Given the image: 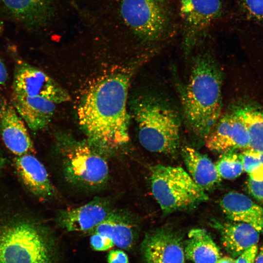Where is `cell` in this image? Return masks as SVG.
<instances>
[{
    "instance_id": "obj_19",
    "label": "cell",
    "mask_w": 263,
    "mask_h": 263,
    "mask_svg": "<svg viewBox=\"0 0 263 263\" xmlns=\"http://www.w3.org/2000/svg\"><path fill=\"white\" fill-rule=\"evenodd\" d=\"M181 153L191 178L204 190L212 189L220 183L215 165L206 155L188 146L183 147Z\"/></svg>"
},
{
    "instance_id": "obj_31",
    "label": "cell",
    "mask_w": 263,
    "mask_h": 263,
    "mask_svg": "<svg viewBox=\"0 0 263 263\" xmlns=\"http://www.w3.org/2000/svg\"><path fill=\"white\" fill-rule=\"evenodd\" d=\"M255 263H263V244L258 249L255 259Z\"/></svg>"
},
{
    "instance_id": "obj_32",
    "label": "cell",
    "mask_w": 263,
    "mask_h": 263,
    "mask_svg": "<svg viewBox=\"0 0 263 263\" xmlns=\"http://www.w3.org/2000/svg\"><path fill=\"white\" fill-rule=\"evenodd\" d=\"M216 263H236V260L230 257L225 256L220 258Z\"/></svg>"
},
{
    "instance_id": "obj_18",
    "label": "cell",
    "mask_w": 263,
    "mask_h": 263,
    "mask_svg": "<svg viewBox=\"0 0 263 263\" xmlns=\"http://www.w3.org/2000/svg\"><path fill=\"white\" fill-rule=\"evenodd\" d=\"M212 225L219 231L225 249L233 257L257 245L259 240V232L246 223L214 221Z\"/></svg>"
},
{
    "instance_id": "obj_10",
    "label": "cell",
    "mask_w": 263,
    "mask_h": 263,
    "mask_svg": "<svg viewBox=\"0 0 263 263\" xmlns=\"http://www.w3.org/2000/svg\"><path fill=\"white\" fill-rule=\"evenodd\" d=\"M205 141L209 150L222 153L250 148L247 126L236 108L221 115Z\"/></svg>"
},
{
    "instance_id": "obj_14",
    "label": "cell",
    "mask_w": 263,
    "mask_h": 263,
    "mask_svg": "<svg viewBox=\"0 0 263 263\" xmlns=\"http://www.w3.org/2000/svg\"><path fill=\"white\" fill-rule=\"evenodd\" d=\"M112 211L108 201L96 198L79 207L61 210L58 215L57 222L69 232L92 231Z\"/></svg>"
},
{
    "instance_id": "obj_3",
    "label": "cell",
    "mask_w": 263,
    "mask_h": 263,
    "mask_svg": "<svg viewBox=\"0 0 263 263\" xmlns=\"http://www.w3.org/2000/svg\"><path fill=\"white\" fill-rule=\"evenodd\" d=\"M94 22L100 31H120L147 43L169 37L171 20L167 5L156 0H104Z\"/></svg>"
},
{
    "instance_id": "obj_11",
    "label": "cell",
    "mask_w": 263,
    "mask_h": 263,
    "mask_svg": "<svg viewBox=\"0 0 263 263\" xmlns=\"http://www.w3.org/2000/svg\"><path fill=\"white\" fill-rule=\"evenodd\" d=\"M141 249L147 263H186L181 237L168 227L147 234Z\"/></svg>"
},
{
    "instance_id": "obj_12",
    "label": "cell",
    "mask_w": 263,
    "mask_h": 263,
    "mask_svg": "<svg viewBox=\"0 0 263 263\" xmlns=\"http://www.w3.org/2000/svg\"><path fill=\"white\" fill-rule=\"evenodd\" d=\"M4 11L27 27L40 28L54 19L61 0H0Z\"/></svg>"
},
{
    "instance_id": "obj_7",
    "label": "cell",
    "mask_w": 263,
    "mask_h": 263,
    "mask_svg": "<svg viewBox=\"0 0 263 263\" xmlns=\"http://www.w3.org/2000/svg\"><path fill=\"white\" fill-rule=\"evenodd\" d=\"M152 194L165 214L189 209L208 199L182 168L157 165L151 169Z\"/></svg>"
},
{
    "instance_id": "obj_17",
    "label": "cell",
    "mask_w": 263,
    "mask_h": 263,
    "mask_svg": "<svg viewBox=\"0 0 263 263\" xmlns=\"http://www.w3.org/2000/svg\"><path fill=\"white\" fill-rule=\"evenodd\" d=\"M220 205L229 219L249 224L263 234V207L248 196L229 192L221 199Z\"/></svg>"
},
{
    "instance_id": "obj_15",
    "label": "cell",
    "mask_w": 263,
    "mask_h": 263,
    "mask_svg": "<svg viewBox=\"0 0 263 263\" xmlns=\"http://www.w3.org/2000/svg\"><path fill=\"white\" fill-rule=\"evenodd\" d=\"M15 165L19 179L32 194L42 199L56 195V190L45 167L31 153L16 157Z\"/></svg>"
},
{
    "instance_id": "obj_25",
    "label": "cell",
    "mask_w": 263,
    "mask_h": 263,
    "mask_svg": "<svg viewBox=\"0 0 263 263\" xmlns=\"http://www.w3.org/2000/svg\"><path fill=\"white\" fill-rule=\"evenodd\" d=\"M243 170L252 179L260 181L263 180V153L251 148L240 153Z\"/></svg>"
},
{
    "instance_id": "obj_28",
    "label": "cell",
    "mask_w": 263,
    "mask_h": 263,
    "mask_svg": "<svg viewBox=\"0 0 263 263\" xmlns=\"http://www.w3.org/2000/svg\"><path fill=\"white\" fill-rule=\"evenodd\" d=\"M258 249L257 245H254L246 249L237 257L236 263H255Z\"/></svg>"
},
{
    "instance_id": "obj_21",
    "label": "cell",
    "mask_w": 263,
    "mask_h": 263,
    "mask_svg": "<svg viewBox=\"0 0 263 263\" xmlns=\"http://www.w3.org/2000/svg\"><path fill=\"white\" fill-rule=\"evenodd\" d=\"M237 30L263 36V0H232Z\"/></svg>"
},
{
    "instance_id": "obj_16",
    "label": "cell",
    "mask_w": 263,
    "mask_h": 263,
    "mask_svg": "<svg viewBox=\"0 0 263 263\" xmlns=\"http://www.w3.org/2000/svg\"><path fill=\"white\" fill-rule=\"evenodd\" d=\"M11 102L26 125L35 132L43 130L48 125L56 104L42 97L26 96L13 92Z\"/></svg>"
},
{
    "instance_id": "obj_22",
    "label": "cell",
    "mask_w": 263,
    "mask_h": 263,
    "mask_svg": "<svg viewBox=\"0 0 263 263\" xmlns=\"http://www.w3.org/2000/svg\"><path fill=\"white\" fill-rule=\"evenodd\" d=\"M92 232L107 237L114 245L125 249L132 246L134 238L133 225L130 218L113 211Z\"/></svg>"
},
{
    "instance_id": "obj_1",
    "label": "cell",
    "mask_w": 263,
    "mask_h": 263,
    "mask_svg": "<svg viewBox=\"0 0 263 263\" xmlns=\"http://www.w3.org/2000/svg\"><path fill=\"white\" fill-rule=\"evenodd\" d=\"M132 74L120 70L102 77L87 90L77 109L86 140L106 155L130 140L127 103Z\"/></svg>"
},
{
    "instance_id": "obj_30",
    "label": "cell",
    "mask_w": 263,
    "mask_h": 263,
    "mask_svg": "<svg viewBox=\"0 0 263 263\" xmlns=\"http://www.w3.org/2000/svg\"><path fill=\"white\" fill-rule=\"evenodd\" d=\"M8 78V74L5 65L0 57V85L6 84Z\"/></svg>"
},
{
    "instance_id": "obj_24",
    "label": "cell",
    "mask_w": 263,
    "mask_h": 263,
    "mask_svg": "<svg viewBox=\"0 0 263 263\" xmlns=\"http://www.w3.org/2000/svg\"><path fill=\"white\" fill-rule=\"evenodd\" d=\"M220 177L225 179H234L244 171L240 153L229 151L222 153L215 165Z\"/></svg>"
},
{
    "instance_id": "obj_2",
    "label": "cell",
    "mask_w": 263,
    "mask_h": 263,
    "mask_svg": "<svg viewBox=\"0 0 263 263\" xmlns=\"http://www.w3.org/2000/svg\"><path fill=\"white\" fill-rule=\"evenodd\" d=\"M191 66L181 93L182 108L191 131L205 140L222 114V71L209 51L194 56Z\"/></svg>"
},
{
    "instance_id": "obj_8",
    "label": "cell",
    "mask_w": 263,
    "mask_h": 263,
    "mask_svg": "<svg viewBox=\"0 0 263 263\" xmlns=\"http://www.w3.org/2000/svg\"><path fill=\"white\" fill-rule=\"evenodd\" d=\"M225 13L222 0H180L182 44L186 57L203 43L210 28Z\"/></svg>"
},
{
    "instance_id": "obj_33",
    "label": "cell",
    "mask_w": 263,
    "mask_h": 263,
    "mask_svg": "<svg viewBox=\"0 0 263 263\" xmlns=\"http://www.w3.org/2000/svg\"><path fill=\"white\" fill-rule=\"evenodd\" d=\"M156 0L165 5H167V2H168V0Z\"/></svg>"
},
{
    "instance_id": "obj_20",
    "label": "cell",
    "mask_w": 263,
    "mask_h": 263,
    "mask_svg": "<svg viewBox=\"0 0 263 263\" xmlns=\"http://www.w3.org/2000/svg\"><path fill=\"white\" fill-rule=\"evenodd\" d=\"M184 248L185 257L194 263H216L221 256L209 233L202 228L189 231Z\"/></svg>"
},
{
    "instance_id": "obj_26",
    "label": "cell",
    "mask_w": 263,
    "mask_h": 263,
    "mask_svg": "<svg viewBox=\"0 0 263 263\" xmlns=\"http://www.w3.org/2000/svg\"><path fill=\"white\" fill-rule=\"evenodd\" d=\"M90 244L93 248L96 251H106L114 245L110 239L96 233H92Z\"/></svg>"
},
{
    "instance_id": "obj_13",
    "label": "cell",
    "mask_w": 263,
    "mask_h": 263,
    "mask_svg": "<svg viewBox=\"0 0 263 263\" xmlns=\"http://www.w3.org/2000/svg\"><path fill=\"white\" fill-rule=\"evenodd\" d=\"M0 133L6 148L18 156L34 151L25 123L4 97H0Z\"/></svg>"
},
{
    "instance_id": "obj_6",
    "label": "cell",
    "mask_w": 263,
    "mask_h": 263,
    "mask_svg": "<svg viewBox=\"0 0 263 263\" xmlns=\"http://www.w3.org/2000/svg\"><path fill=\"white\" fill-rule=\"evenodd\" d=\"M64 177L77 187L95 189L107 182L109 166L106 155L86 140H78L68 135L57 138Z\"/></svg>"
},
{
    "instance_id": "obj_5",
    "label": "cell",
    "mask_w": 263,
    "mask_h": 263,
    "mask_svg": "<svg viewBox=\"0 0 263 263\" xmlns=\"http://www.w3.org/2000/svg\"><path fill=\"white\" fill-rule=\"evenodd\" d=\"M132 114L141 145L151 152L173 154L180 146L181 120L172 104L160 95L147 94L135 99Z\"/></svg>"
},
{
    "instance_id": "obj_9",
    "label": "cell",
    "mask_w": 263,
    "mask_h": 263,
    "mask_svg": "<svg viewBox=\"0 0 263 263\" xmlns=\"http://www.w3.org/2000/svg\"><path fill=\"white\" fill-rule=\"evenodd\" d=\"M13 93L30 97L39 96L56 104L70 100L67 91L39 69L19 61L14 70Z\"/></svg>"
},
{
    "instance_id": "obj_27",
    "label": "cell",
    "mask_w": 263,
    "mask_h": 263,
    "mask_svg": "<svg viewBox=\"0 0 263 263\" xmlns=\"http://www.w3.org/2000/svg\"><path fill=\"white\" fill-rule=\"evenodd\" d=\"M246 188L253 198L259 202L263 203V180L257 181L248 177L246 181Z\"/></svg>"
},
{
    "instance_id": "obj_23",
    "label": "cell",
    "mask_w": 263,
    "mask_h": 263,
    "mask_svg": "<svg viewBox=\"0 0 263 263\" xmlns=\"http://www.w3.org/2000/svg\"><path fill=\"white\" fill-rule=\"evenodd\" d=\"M236 108L248 131L249 148L263 153V111L249 107Z\"/></svg>"
},
{
    "instance_id": "obj_4",
    "label": "cell",
    "mask_w": 263,
    "mask_h": 263,
    "mask_svg": "<svg viewBox=\"0 0 263 263\" xmlns=\"http://www.w3.org/2000/svg\"><path fill=\"white\" fill-rule=\"evenodd\" d=\"M24 209L0 207V263H52L44 225Z\"/></svg>"
},
{
    "instance_id": "obj_29",
    "label": "cell",
    "mask_w": 263,
    "mask_h": 263,
    "mask_svg": "<svg viewBox=\"0 0 263 263\" xmlns=\"http://www.w3.org/2000/svg\"><path fill=\"white\" fill-rule=\"evenodd\" d=\"M109 263H129L127 254L120 250H112L108 257Z\"/></svg>"
}]
</instances>
